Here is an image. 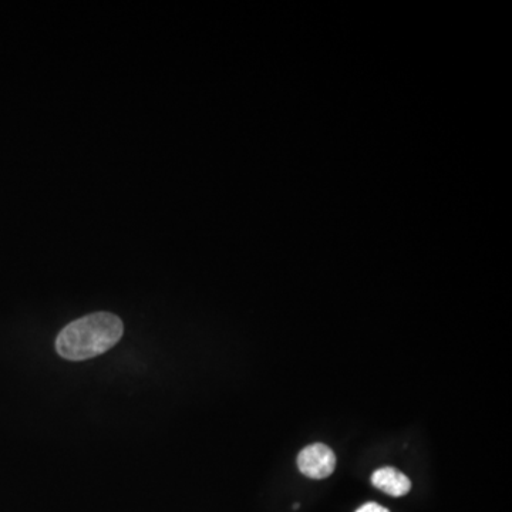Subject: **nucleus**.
Returning a JSON list of instances; mask_svg holds the SVG:
<instances>
[{"instance_id": "1", "label": "nucleus", "mask_w": 512, "mask_h": 512, "mask_svg": "<svg viewBox=\"0 0 512 512\" xmlns=\"http://www.w3.org/2000/svg\"><path fill=\"white\" fill-rule=\"evenodd\" d=\"M124 325L119 316L97 312L69 323L56 339L60 356L73 362L103 355L120 342Z\"/></svg>"}, {"instance_id": "2", "label": "nucleus", "mask_w": 512, "mask_h": 512, "mask_svg": "<svg viewBox=\"0 0 512 512\" xmlns=\"http://www.w3.org/2000/svg\"><path fill=\"white\" fill-rule=\"evenodd\" d=\"M298 468L303 476L313 480L328 478L336 468L335 453L326 444H311L299 453Z\"/></svg>"}, {"instance_id": "3", "label": "nucleus", "mask_w": 512, "mask_h": 512, "mask_svg": "<svg viewBox=\"0 0 512 512\" xmlns=\"http://www.w3.org/2000/svg\"><path fill=\"white\" fill-rule=\"evenodd\" d=\"M372 484L377 490L392 497H404L412 490V481L402 471L394 467H383L376 470L372 476Z\"/></svg>"}, {"instance_id": "4", "label": "nucleus", "mask_w": 512, "mask_h": 512, "mask_svg": "<svg viewBox=\"0 0 512 512\" xmlns=\"http://www.w3.org/2000/svg\"><path fill=\"white\" fill-rule=\"evenodd\" d=\"M356 512H390L387 510V508L382 507V505L377 503H367L365 505H362V507L359 508V510H356Z\"/></svg>"}]
</instances>
